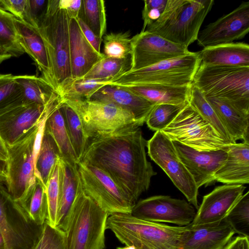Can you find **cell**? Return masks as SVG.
I'll return each mask as SVG.
<instances>
[{"instance_id":"1","label":"cell","mask_w":249,"mask_h":249,"mask_svg":"<svg viewBox=\"0 0 249 249\" xmlns=\"http://www.w3.org/2000/svg\"><path fill=\"white\" fill-rule=\"evenodd\" d=\"M147 141L131 126L89 138L80 161L101 170L136 203L157 173L146 157Z\"/></svg>"},{"instance_id":"2","label":"cell","mask_w":249,"mask_h":249,"mask_svg":"<svg viewBox=\"0 0 249 249\" xmlns=\"http://www.w3.org/2000/svg\"><path fill=\"white\" fill-rule=\"evenodd\" d=\"M189 229V225L169 226L125 213L109 215L106 226L120 242L136 249H180Z\"/></svg>"},{"instance_id":"3","label":"cell","mask_w":249,"mask_h":249,"mask_svg":"<svg viewBox=\"0 0 249 249\" xmlns=\"http://www.w3.org/2000/svg\"><path fill=\"white\" fill-rule=\"evenodd\" d=\"M213 0H167L162 14L145 30L186 47L197 40Z\"/></svg>"},{"instance_id":"4","label":"cell","mask_w":249,"mask_h":249,"mask_svg":"<svg viewBox=\"0 0 249 249\" xmlns=\"http://www.w3.org/2000/svg\"><path fill=\"white\" fill-rule=\"evenodd\" d=\"M109 215L85 194L78 174L76 196L64 232L65 249H105Z\"/></svg>"},{"instance_id":"5","label":"cell","mask_w":249,"mask_h":249,"mask_svg":"<svg viewBox=\"0 0 249 249\" xmlns=\"http://www.w3.org/2000/svg\"><path fill=\"white\" fill-rule=\"evenodd\" d=\"M193 84L206 97L226 102L249 116V66H219L200 63Z\"/></svg>"},{"instance_id":"6","label":"cell","mask_w":249,"mask_h":249,"mask_svg":"<svg viewBox=\"0 0 249 249\" xmlns=\"http://www.w3.org/2000/svg\"><path fill=\"white\" fill-rule=\"evenodd\" d=\"M59 0H49L37 30L47 49L53 85L55 90L71 78L70 52V18L60 8Z\"/></svg>"},{"instance_id":"7","label":"cell","mask_w":249,"mask_h":249,"mask_svg":"<svg viewBox=\"0 0 249 249\" xmlns=\"http://www.w3.org/2000/svg\"><path fill=\"white\" fill-rule=\"evenodd\" d=\"M201 63L197 52L161 62L148 67L129 71L107 85L123 87L162 84L174 86L191 85Z\"/></svg>"},{"instance_id":"8","label":"cell","mask_w":249,"mask_h":249,"mask_svg":"<svg viewBox=\"0 0 249 249\" xmlns=\"http://www.w3.org/2000/svg\"><path fill=\"white\" fill-rule=\"evenodd\" d=\"M172 141L198 151L227 149L229 145L189 104L161 131Z\"/></svg>"},{"instance_id":"9","label":"cell","mask_w":249,"mask_h":249,"mask_svg":"<svg viewBox=\"0 0 249 249\" xmlns=\"http://www.w3.org/2000/svg\"><path fill=\"white\" fill-rule=\"evenodd\" d=\"M63 101L78 115L89 138L97 133L140 126L132 113L115 104L86 99Z\"/></svg>"},{"instance_id":"10","label":"cell","mask_w":249,"mask_h":249,"mask_svg":"<svg viewBox=\"0 0 249 249\" xmlns=\"http://www.w3.org/2000/svg\"><path fill=\"white\" fill-rule=\"evenodd\" d=\"M0 183V232L5 249H31L42 229L28 216Z\"/></svg>"},{"instance_id":"11","label":"cell","mask_w":249,"mask_h":249,"mask_svg":"<svg viewBox=\"0 0 249 249\" xmlns=\"http://www.w3.org/2000/svg\"><path fill=\"white\" fill-rule=\"evenodd\" d=\"M77 171L82 189L104 211L110 215L131 214L135 203L104 172L79 161Z\"/></svg>"},{"instance_id":"12","label":"cell","mask_w":249,"mask_h":249,"mask_svg":"<svg viewBox=\"0 0 249 249\" xmlns=\"http://www.w3.org/2000/svg\"><path fill=\"white\" fill-rule=\"evenodd\" d=\"M148 154L166 174L176 187L195 209L198 208V188L179 158L172 141L161 131L147 141Z\"/></svg>"},{"instance_id":"13","label":"cell","mask_w":249,"mask_h":249,"mask_svg":"<svg viewBox=\"0 0 249 249\" xmlns=\"http://www.w3.org/2000/svg\"><path fill=\"white\" fill-rule=\"evenodd\" d=\"M40 125L20 142L7 147L8 158L6 161V188L16 201H18L22 198L36 180L34 146Z\"/></svg>"},{"instance_id":"14","label":"cell","mask_w":249,"mask_h":249,"mask_svg":"<svg viewBox=\"0 0 249 249\" xmlns=\"http://www.w3.org/2000/svg\"><path fill=\"white\" fill-rule=\"evenodd\" d=\"M63 103L56 92L45 106L22 105L0 116V137L7 147L14 145L36 128L49 114Z\"/></svg>"},{"instance_id":"15","label":"cell","mask_w":249,"mask_h":249,"mask_svg":"<svg viewBox=\"0 0 249 249\" xmlns=\"http://www.w3.org/2000/svg\"><path fill=\"white\" fill-rule=\"evenodd\" d=\"M196 212L195 207L185 200L159 195L136 203L130 214L147 221L185 226L193 222Z\"/></svg>"},{"instance_id":"16","label":"cell","mask_w":249,"mask_h":249,"mask_svg":"<svg viewBox=\"0 0 249 249\" xmlns=\"http://www.w3.org/2000/svg\"><path fill=\"white\" fill-rule=\"evenodd\" d=\"M130 71L150 67L189 53L188 48L147 30L131 37Z\"/></svg>"},{"instance_id":"17","label":"cell","mask_w":249,"mask_h":249,"mask_svg":"<svg viewBox=\"0 0 249 249\" xmlns=\"http://www.w3.org/2000/svg\"><path fill=\"white\" fill-rule=\"evenodd\" d=\"M249 32V1L242 2L230 13L209 23L199 33L197 43L203 48L232 43Z\"/></svg>"},{"instance_id":"18","label":"cell","mask_w":249,"mask_h":249,"mask_svg":"<svg viewBox=\"0 0 249 249\" xmlns=\"http://www.w3.org/2000/svg\"><path fill=\"white\" fill-rule=\"evenodd\" d=\"M172 142L179 158L198 189L215 181L214 174L225 162L227 149L198 151L177 141Z\"/></svg>"},{"instance_id":"19","label":"cell","mask_w":249,"mask_h":249,"mask_svg":"<svg viewBox=\"0 0 249 249\" xmlns=\"http://www.w3.org/2000/svg\"><path fill=\"white\" fill-rule=\"evenodd\" d=\"M245 188L242 184H225L215 188L203 196L191 225L212 223L223 219L243 195Z\"/></svg>"},{"instance_id":"20","label":"cell","mask_w":249,"mask_h":249,"mask_svg":"<svg viewBox=\"0 0 249 249\" xmlns=\"http://www.w3.org/2000/svg\"><path fill=\"white\" fill-rule=\"evenodd\" d=\"M235 234L225 218L203 225L190 224L180 249H223Z\"/></svg>"},{"instance_id":"21","label":"cell","mask_w":249,"mask_h":249,"mask_svg":"<svg viewBox=\"0 0 249 249\" xmlns=\"http://www.w3.org/2000/svg\"><path fill=\"white\" fill-rule=\"evenodd\" d=\"M89 100L115 104L134 116L140 126L146 122L155 105L123 86L107 85L95 91Z\"/></svg>"},{"instance_id":"22","label":"cell","mask_w":249,"mask_h":249,"mask_svg":"<svg viewBox=\"0 0 249 249\" xmlns=\"http://www.w3.org/2000/svg\"><path fill=\"white\" fill-rule=\"evenodd\" d=\"M69 36L71 78H82L104 55L89 42L75 18L70 19Z\"/></svg>"},{"instance_id":"23","label":"cell","mask_w":249,"mask_h":249,"mask_svg":"<svg viewBox=\"0 0 249 249\" xmlns=\"http://www.w3.org/2000/svg\"><path fill=\"white\" fill-rule=\"evenodd\" d=\"M223 165L215 172L214 181L225 184L249 182V141L229 145Z\"/></svg>"},{"instance_id":"24","label":"cell","mask_w":249,"mask_h":249,"mask_svg":"<svg viewBox=\"0 0 249 249\" xmlns=\"http://www.w3.org/2000/svg\"><path fill=\"white\" fill-rule=\"evenodd\" d=\"M14 23L19 41L25 53L34 60L42 74L41 77L53 87L47 49L38 30L16 18Z\"/></svg>"},{"instance_id":"25","label":"cell","mask_w":249,"mask_h":249,"mask_svg":"<svg viewBox=\"0 0 249 249\" xmlns=\"http://www.w3.org/2000/svg\"><path fill=\"white\" fill-rule=\"evenodd\" d=\"M59 165V200L55 228L65 232L69 213L75 199L78 173L77 165L72 166L60 156Z\"/></svg>"},{"instance_id":"26","label":"cell","mask_w":249,"mask_h":249,"mask_svg":"<svg viewBox=\"0 0 249 249\" xmlns=\"http://www.w3.org/2000/svg\"><path fill=\"white\" fill-rule=\"evenodd\" d=\"M201 63L211 66H249V45L232 42L203 48L197 52Z\"/></svg>"},{"instance_id":"27","label":"cell","mask_w":249,"mask_h":249,"mask_svg":"<svg viewBox=\"0 0 249 249\" xmlns=\"http://www.w3.org/2000/svg\"><path fill=\"white\" fill-rule=\"evenodd\" d=\"M192 84L174 86L152 84L125 87L155 105L160 104L182 105L188 101Z\"/></svg>"},{"instance_id":"28","label":"cell","mask_w":249,"mask_h":249,"mask_svg":"<svg viewBox=\"0 0 249 249\" xmlns=\"http://www.w3.org/2000/svg\"><path fill=\"white\" fill-rule=\"evenodd\" d=\"M206 98L234 142L239 140L249 141V116L242 114L222 100Z\"/></svg>"},{"instance_id":"29","label":"cell","mask_w":249,"mask_h":249,"mask_svg":"<svg viewBox=\"0 0 249 249\" xmlns=\"http://www.w3.org/2000/svg\"><path fill=\"white\" fill-rule=\"evenodd\" d=\"M63 104L55 108L49 114L45 122V130L54 141L60 157L70 164L75 166L79 161L73 149L65 125L61 109Z\"/></svg>"},{"instance_id":"30","label":"cell","mask_w":249,"mask_h":249,"mask_svg":"<svg viewBox=\"0 0 249 249\" xmlns=\"http://www.w3.org/2000/svg\"><path fill=\"white\" fill-rule=\"evenodd\" d=\"M17 202L35 224L44 225L48 217V202L46 189L39 179L36 178L35 182Z\"/></svg>"},{"instance_id":"31","label":"cell","mask_w":249,"mask_h":249,"mask_svg":"<svg viewBox=\"0 0 249 249\" xmlns=\"http://www.w3.org/2000/svg\"><path fill=\"white\" fill-rule=\"evenodd\" d=\"M15 78L22 88L23 105L36 104L45 106L56 92L42 77L24 75L15 76Z\"/></svg>"},{"instance_id":"32","label":"cell","mask_w":249,"mask_h":249,"mask_svg":"<svg viewBox=\"0 0 249 249\" xmlns=\"http://www.w3.org/2000/svg\"><path fill=\"white\" fill-rule=\"evenodd\" d=\"M188 103L228 145L234 142L202 92L193 83Z\"/></svg>"},{"instance_id":"33","label":"cell","mask_w":249,"mask_h":249,"mask_svg":"<svg viewBox=\"0 0 249 249\" xmlns=\"http://www.w3.org/2000/svg\"><path fill=\"white\" fill-rule=\"evenodd\" d=\"M59 156L54 141L44 129L39 150L34 159V167L36 178L41 181L45 189L52 169Z\"/></svg>"},{"instance_id":"34","label":"cell","mask_w":249,"mask_h":249,"mask_svg":"<svg viewBox=\"0 0 249 249\" xmlns=\"http://www.w3.org/2000/svg\"><path fill=\"white\" fill-rule=\"evenodd\" d=\"M131 65V56L124 59H117L104 55L82 78L104 79L109 82L129 71Z\"/></svg>"},{"instance_id":"35","label":"cell","mask_w":249,"mask_h":249,"mask_svg":"<svg viewBox=\"0 0 249 249\" xmlns=\"http://www.w3.org/2000/svg\"><path fill=\"white\" fill-rule=\"evenodd\" d=\"M65 125L77 159L80 161L86 147L89 137L77 113L63 102L61 107Z\"/></svg>"},{"instance_id":"36","label":"cell","mask_w":249,"mask_h":249,"mask_svg":"<svg viewBox=\"0 0 249 249\" xmlns=\"http://www.w3.org/2000/svg\"><path fill=\"white\" fill-rule=\"evenodd\" d=\"M108 81L104 79H86L83 78L66 81L56 90L63 100L86 99Z\"/></svg>"},{"instance_id":"37","label":"cell","mask_w":249,"mask_h":249,"mask_svg":"<svg viewBox=\"0 0 249 249\" xmlns=\"http://www.w3.org/2000/svg\"><path fill=\"white\" fill-rule=\"evenodd\" d=\"M105 2L103 0H82V10L79 16L102 39L107 30Z\"/></svg>"},{"instance_id":"38","label":"cell","mask_w":249,"mask_h":249,"mask_svg":"<svg viewBox=\"0 0 249 249\" xmlns=\"http://www.w3.org/2000/svg\"><path fill=\"white\" fill-rule=\"evenodd\" d=\"M15 17L0 8V46L12 57L25 53L18 40L14 23Z\"/></svg>"},{"instance_id":"39","label":"cell","mask_w":249,"mask_h":249,"mask_svg":"<svg viewBox=\"0 0 249 249\" xmlns=\"http://www.w3.org/2000/svg\"><path fill=\"white\" fill-rule=\"evenodd\" d=\"M22 88L12 74H0V116L22 106Z\"/></svg>"},{"instance_id":"40","label":"cell","mask_w":249,"mask_h":249,"mask_svg":"<svg viewBox=\"0 0 249 249\" xmlns=\"http://www.w3.org/2000/svg\"><path fill=\"white\" fill-rule=\"evenodd\" d=\"M235 233L249 238V192L243 194L224 218Z\"/></svg>"},{"instance_id":"41","label":"cell","mask_w":249,"mask_h":249,"mask_svg":"<svg viewBox=\"0 0 249 249\" xmlns=\"http://www.w3.org/2000/svg\"><path fill=\"white\" fill-rule=\"evenodd\" d=\"M104 54L107 57L124 59L131 56V37L129 31L110 32L103 37Z\"/></svg>"},{"instance_id":"42","label":"cell","mask_w":249,"mask_h":249,"mask_svg":"<svg viewBox=\"0 0 249 249\" xmlns=\"http://www.w3.org/2000/svg\"><path fill=\"white\" fill-rule=\"evenodd\" d=\"M185 104L182 105H155L146 121L147 126L156 132L161 131L172 121Z\"/></svg>"},{"instance_id":"43","label":"cell","mask_w":249,"mask_h":249,"mask_svg":"<svg viewBox=\"0 0 249 249\" xmlns=\"http://www.w3.org/2000/svg\"><path fill=\"white\" fill-rule=\"evenodd\" d=\"M46 193L48 209L46 222L51 226L55 228L59 200V165L57 160L51 171L46 188Z\"/></svg>"},{"instance_id":"44","label":"cell","mask_w":249,"mask_h":249,"mask_svg":"<svg viewBox=\"0 0 249 249\" xmlns=\"http://www.w3.org/2000/svg\"><path fill=\"white\" fill-rule=\"evenodd\" d=\"M65 242L64 232L51 226L46 221L38 238L31 249H58Z\"/></svg>"},{"instance_id":"45","label":"cell","mask_w":249,"mask_h":249,"mask_svg":"<svg viewBox=\"0 0 249 249\" xmlns=\"http://www.w3.org/2000/svg\"><path fill=\"white\" fill-rule=\"evenodd\" d=\"M167 0H145L142 11V18L143 24L141 32L155 22L160 17L163 12Z\"/></svg>"},{"instance_id":"46","label":"cell","mask_w":249,"mask_h":249,"mask_svg":"<svg viewBox=\"0 0 249 249\" xmlns=\"http://www.w3.org/2000/svg\"><path fill=\"white\" fill-rule=\"evenodd\" d=\"M48 0H27L22 21L37 28L39 22L46 11Z\"/></svg>"},{"instance_id":"47","label":"cell","mask_w":249,"mask_h":249,"mask_svg":"<svg viewBox=\"0 0 249 249\" xmlns=\"http://www.w3.org/2000/svg\"><path fill=\"white\" fill-rule=\"evenodd\" d=\"M27 0H0V8L23 21Z\"/></svg>"},{"instance_id":"48","label":"cell","mask_w":249,"mask_h":249,"mask_svg":"<svg viewBox=\"0 0 249 249\" xmlns=\"http://www.w3.org/2000/svg\"><path fill=\"white\" fill-rule=\"evenodd\" d=\"M76 19L84 36L89 42L98 53H101L100 46L103 39L96 35L81 18L78 17Z\"/></svg>"},{"instance_id":"49","label":"cell","mask_w":249,"mask_h":249,"mask_svg":"<svg viewBox=\"0 0 249 249\" xmlns=\"http://www.w3.org/2000/svg\"><path fill=\"white\" fill-rule=\"evenodd\" d=\"M60 8L65 10L70 18H77L82 7V0H59Z\"/></svg>"},{"instance_id":"50","label":"cell","mask_w":249,"mask_h":249,"mask_svg":"<svg viewBox=\"0 0 249 249\" xmlns=\"http://www.w3.org/2000/svg\"><path fill=\"white\" fill-rule=\"evenodd\" d=\"M223 249H249V238L240 235L232 237Z\"/></svg>"},{"instance_id":"51","label":"cell","mask_w":249,"mask_h":249,"mask_svg":"<svg viewBox=\"0 0 249 249\" xmlns=\"http://www.w3.org/2000/svg\"><path fill=\"white\" fill-rule=\"evenodd\" d=\"M8 158V148L0 137V160L6 162Z\"/></svg>"},{"instance_id":"52","label":"cell","mask_w":249,"mask_h":249,"mask_svg":"<svg viewBox=\"0 0 249 249\" xmlns=\"http://www.w3.org/2000/svg\"><path fill=\"white\" fill-rule=\"evenodd\" d=\"M6 162L0 160V183H6Z\"/></svg>"},{"instance_id":"53","label":"cell","mask_w":249,"mask_h":249,"mask_svg":"<svg viewBox=\"0 0 249 249\" xmlns=\"http://www.w3.org/2000/svg\"><path fill=\"white\" fill-rule=\"evenodd\" d=\"M12 57L0 46V64Z\"/></svg>"},{"instance_id":"54","label":"cell","mask_w":249,"mask_h":249,"mask_svg":"<svg viewBox=\"0 0 249 249\" xmlns=\"http://www.w3.org/2000/svg\"><path fill=\"white\" fill-rule=\"evenodd\" d=\"M0 249H5L3 237L0 232Z\"/></svg>"},{"instance_id":"55","label":"cell","mask_w":249,"mask_h":249,"mask_svg":"<svg viewBox=\"0 0 249 249\" xmlns=\"http://www.w3.org/2000/svg\"><path fill=\"white\" fill-rule=\"evenodd\" d=\"M116 249H136L135 248L132 246H125L123 247H118Z\"/></svg>"},{"instance_id":"56","label":"cell","mask_w":249,"mask_h":249,"mask_svg":"<svg viewBox=\"0 0 249 249\" xmlns=\"http://www.w3.org/2000/svg\"><path fill=\"white\" fill-rule=\"evenodd\" d=\"M58 249H65V242L62 245H61Z\"/></svg>"}]
</instances>
